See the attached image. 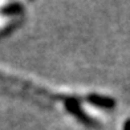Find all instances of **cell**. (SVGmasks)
I'll use <instances>...</instances> for the list:
<instances>
[{"label": "cell", "mask_w": 130, "mask_h": 130, "mask_svg": "<svg viewBox=\"0 0 130 130\" xmlns=\"http://www.w3.org/2000/svg\"><path fill=\"white\" fill-rule=\"evenodd\" d=\"M65 108H67V110L70 114L74 116L77 120H80L82 123H85V125H88V126H94V125L97 126L98 125L96 121L92 120V118L84 111V109L80 106V102H78L77 98H73V97L67 98L65 100Z\"/></svg>", "instance_id": "1"}, {"label": "cell", "mask_w": 130, "mask_h": 130, "mask_svg": "<svg viewBox=\"0 0 130 130\" xmlns=\"http://www.w3.org/2000/svg\"><path fill=\"white\" fill-rule=\"evenodd\" d=\"M85 101L92 104L93 106H97L100 109H105V110H111L116 108V100L111 97H106V96H100V94H89L85 97Z\"/></svg>", "instance_id": "2"}, {"label": "cell", "mask_w": 130, "mask_h": 130, "mask_svg": "<svg viewBox=\"0 0 130 130\" xmlns=\"http://www.w3.org/2000/svg\"><path fill=\"white\" fill-rule=\"evenodd\" d=\"M23 5L20 3H11L8 5H5L0 9V13L5 15V16H13V15H19L23 12Z\"/></svg>", "instance_id": "3"}, {"label": "cell", "mask_w": 130, "mask_h": 130, "mask_svg": "<svg viewBox=\"0 0 130 130\" xmlns=\"http://www.w3.org/2000/svg\"><path fill=\"white\" fill-rule=\"evenodd\" d=\"M123 130H130V118L126 120L125 123H123Z\"/></svg>", "instance_id": "4"}]
</instances>
